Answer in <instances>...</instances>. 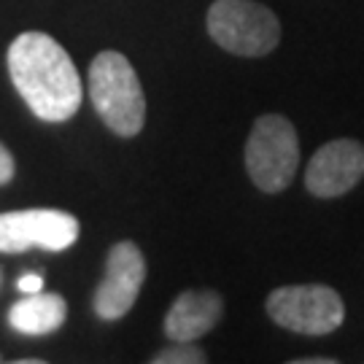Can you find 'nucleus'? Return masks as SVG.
Wrapping results in <instances>:
<instances>
[{
	"label": "nucleus",
	"mask_w": 364,
	"mask_h": 364,
	"mask_svg": "<svg viewBox=\"0 0 364 364\" xmlns=\"http://www.w3.org/2000/svg\"><path fill=\"white\" fill-rule=\"evenodd\" d=\"M9 76L27 108L43 122H68L84 87L70 54L46 33H22L9 46Z\"/></svg>",
	"instance_id": "obj_1"
},
{
	"label": "nucleus",
	"mask_w": 364,
	"mask_h": 364,
	"mask_svg": "<svg viewBox=\"0 0 364 364\" xmlns=\"http://www.w3.org/2000/svg\"><path fill=\"white\" fill-rule=\"evenodd\" d=\"M90 100L108 130L132 138L146 124V95L141 78L122 52H100L90 65Z\"/></svg>",
	"instance_id": "obj_2"
},
{
	"label": "nucleus",
	"mask_w": 364,
	"mask_h": 364,
	"mask_svg": "<svg viewBox=\"0 0 364 364\" xmlns=\"http://www.w3.org/2000/svg\"><path fill=\"white\" fill-rule=\"evenodd\" d=\"M299 168V138L294 124L281 114H262L248 132L246 170L264 195H278L294 181Z\"/></svg>",
	"instance_id": "obj_3"
},
{
	"label": "nucleus",
	"mask_w": 364,
	"mask_h": 364,
	"mask_svg": "<svg viewBox=\"0 0 364 364\" xmlns=\"http://www.w3.org/2000/svg\"><path fill=\"white\" fill-rule=\"evenodd\" d=\"M205 27L224 52L237 57H264L281 43L278 16L257 0H213Z\"/></svg>",
	"instance_id": "obj_4"
},
{
	"label": "nucleus",
	"mask_w": 364,
	"mask_h": 364,
	"mask_svg": "<svg viewBox=\"0 0 364 364\" xmlns=\"http://www.w3.org/2000/svg\"><path fill=\"white\" fill-rule=\"evenodd\" d=\"M267 316L278 326L299 335H329L346 318L343 297L324 284L278 287L267 297Z\"/></svg>",
	"instance_id": "obj_5"
},
{
	"label": "nucleus",
	"mask_w": 364,
	"mask_h": 364,
	"mask_svg": "<svg viewBox=\"0 0 364 364\" xmlns=\"http://www.w3.org/2000/svg\"><path fill=\"white\" fill-rule=\"evenodd\" d=\"M78 219L68 210H9L0 213V254H22L30 248L65 251L78 240Z\"/></svg>",
	"instance_id": "obj_6"
},
{
	"label": "nucleus",
	"mask_w": 364,
	"mask_h": 364,
	"mask_svg": "<svg viewBox=\"0 0 364 364\" xmlns=\"http://www.w3.org/2000/svg\"><path fill=\"white\" fill-rule=\"evenodd\" d=\"M146 281V257L132 240H119L105 257V273L100 287L95 289V313L103 321L124 318Z\"/></svg>",
	"instance_id": "obj_7"
},
{
	"label": "nucleus",
	"mask_w": 364,
	"mask_h": 364,
	"mask_svg": "<svg viewBox=\"0 0 364 364\" xmlns=\"http://www.w3.org/2000/svg\"><path fill=\"white\" fill-rule=\"evenodd\" d=\"M364 178V144L353 138H335L324 144L308 162L305 189L313 197L332 200L348 195Z\"/></svg>",
	"instance_id": "obj_8"
},
{
	"label": "nucleus",
	"mask_w": 364,
	"mask_h": 364,
	"mask_svg": "<svg viewBox=\"0 0 364 364\" xmlns=\"http://www.w3.org/2000/svg\"><path fill=\"white\" fill-rule=\"evenodd\" d=\"M224 299L213 289H189L176 297L165 316V335L173 343H195L221 321Z\"/></svg>",
	"instance_id": "obj_9"
},
{
	"label": "nucleus",
	"mask_w": 364,
	"mask_h": 364,
	"mask_svg": "<svg viewBox=\"0 0 364 364\" xmlns=\"http://www.w3.org/2000/svg\"><path fill=\"white\" fill-rule=\"evenodd\" d=\"M68 318V302L60 294L36 291L14 302L9 311V324L22 335H49L57 332Z\"/></svg>",
	"instance_id": "obj_10"
},
{
	"label": "nucleus",
	"mask_w": 364,
	"mask_h": 364,
	"mask_svg": "<svg viewBox=\"0 0 364 364\" xmlns=\"http://www.w3.org/2000/svg\"><path fill=\"white\" fill-rule=\"evenodd\" d=\"M151 364H208V356L195 343H176L162 353H156Z\"/></svg>",
	"instance_id": "obj_11"
},
{
	"label": "nucleus",
	"mask_w": 364,
	"mask_h": 364,
	"mask_svg": "<svg viewBox=\"0 0 364 364\" xmlns=\"http://www.w3.org/2000/svg\"><path fill=\"white\" fill-rule=\"evenodd\" d=\"M14 156H11V151L6 149V146L0 144V186L3 183H9L14 178Z\"/></svg>",
	"instance_id": "obj_12"
},
{
	"label": "nucleus",
	"mask_w": 364,
	"mask_h": 364,
	"mask_svg": "<svg viewBox=\"0 0 364 364\" xmlns=\"http://www.w3.org/2000/svg\"><path fill=\"white\" fill-rule=\"evenodd\" d=\"M19 291H25V294H36V291H41L43 289V278H41L38 273H27L19 278Z\"/></svg>",
	"instance_id": "obj_13"
},
{
	"label": "nucleus",
	"mask_w": 364,
	"mask_h": 364,
	"mask_svg": "<svg viewBox=\"0 0 364 364\" xmlns=\"http://www.w3.org/2000/svg\"><path fill=\"white\" fill-rule=\"evenodd\" d=\"M287 364H340L335 359H297V362H287Z\"/></svg>",
	"instance_id": "obj_14"
},
{
	"label": "nucleus",
	"mask_w": 364,
	"mask_h": 364,
	"mask_svg": "<svg viewBox=\"0 0 364 364\" xmlns=\"http://www.w3.org/2000/svg\"><path fill=\"white\" fill-rule=\"evenodd\" d=\"M9 364H46V362H41V359H16V362H9Z\"/></svg>",
	"instance_id": "obj_15"
},
{
	"label": "nucleus",
	"mask_w": 364,
	"mask_h": 364,
	"mask_svg": "<svg viewBox=\"0 0 364 364\" xmlns=\"http://www.w3.org/2000/svg\"><path fill=\"white\" fill-rule=\"evenodd\" d=\"M0 281H3V275H0Z\"/></svg>",
	"instance_id": "obj_16"
}]
</instances>
